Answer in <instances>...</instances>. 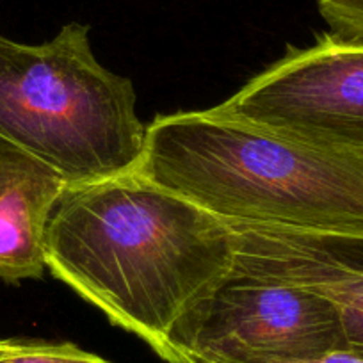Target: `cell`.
I'll return each mask as SVG.
<instances>
[{"mask_svg": "<svg viewBox=\"0 0 363 363\" xmlns=\"http://www.w3.org/2000/svg\"><path fill=\"white\" fill-rule=\"evenodd\" d=\"M230 223L139 173L68 187L47 228V269L166 363H187L198 313L235 269Z\"/></svg>", "mask_w": 363, "mask_h": 363, "instance_id": "6da1fadb", "label": "cell"}, {"mask_svg": "<svg viewBox=\"0 0 363 363\" xmlns=\"http://www.w3.org/2000/svg\"><path fill=\"white\" fill-rule=\"evenodd\" d=\"M135 173L232 226L363 235V155L216 107L153 118Z\"/></svg>", "mask_w": 363, "mask_h": 363, "instance_id": "7a4b0ae2", "label": "cell"}, {"mask_svg": "<svg viewBox=\"0 0 363 363\" xmlns=\"http://www.w3.org/2000/svg\"><path fill=\"white\" fill-rule=\"evenodd\" d=\"M135 104L130 79L96 59L84 23L40 45L0 34V157L68 187L135 173L146 134Z\"/></svg>", "mask_w": 363, "mask_h": 363, "instance_id": "3957f363", "label": "cell"}, {"mask_svg": "<svg viewBox=\"0 0 363 363\" xmlns=\"http://www.w3.org/2000/svg\"><path fill=\"white\" fill-rule=\"evenodd\" d=\"M216 109L363 155V45L324 33L247 80Z\"/></svg>", "mask_w": 363, "mask_h": 363, "instance_id": "277c9868", "label": "cell"}, {"mask_svg": "<svg viewBox=\"0 0 363 363\" xmlns=\"http://www.w3.org/2000/svg\"><path fill=\"white\" fill-rule=\"evenodd\" d=\"M345 349L338 310L310 289L237 267L186 338L187 363L208 356L308 359Z\"/></svg>", "mask_w": 363, "mask_h": 363, "instance_id": "5b68a950", "label": "cell"}, {"mask_svg": "<svg viewBox=\"0 0 363 363\" xmlns=\"http://www.w3.org/2000/svg\"><path fill=\"white\" fill-rule=\"evenodd\" d=\"M235 265L310 289L338 310L345 349L363 356V271L342 264L289 230L235 226Z\"/></svg>", "mask_w": 363, "mask_h": 363, "instance_id": "8992f818", "label": "cell"}, {"mask_svg": "<svg viewBox=\"0 0 363 363\" xmlns=\"http://www.w3.org/2000/svg\"><path fill=\"white\" fill-rule=\"evenodd\" d=\"M66 189L36 164L0 157V280L18 285L45 277L47 228Z\"/></svg>", "mask_w": 363, "mask_h": 363, "instance_id": "52a82bcc", "label": "cell"}, {"mask_svg": "<svg viewBox=\"0 0 363 363\" xmlns=\"http://www.w3.org/2000/svg\"><path fill=\"white\" fill-rule=\"evenodd\" d=\"M0 363H113L72 342L0 338Z\"/></svg>", "mask_w": 363, "mask_h": 363, "instance_id": "ba28073f", "label": "cell"}, {"mask_svg": "<svg viewBox=\"0 0 363 363\" xmlns=\"http://www.w3.org/2000/svg\"><path fill=\"white\" fill-rule=\"evenodd\" d=\"M330 34L363 45V0H315Z\"/></svg>", "mask_w": 363, "mask_h": 363, "instance_id": "9c48e42d", "label": "cell"}, {"mask_svg": "<svg viewBox=\"0 0 363 363\" xmlns=\"http://www.w3.org/2000/svg\"><path fill=\"white\" fill-rule=\"evenodd\" d=\"M291 232V230H289ZM312 242L313 246L326 251L330 257L342 264L363 271V235H320V233L296 232Z\"/></svg>", "mask_w": 363, "mask_h": 363, "instance_id": "30bf717a", "label": "cell"}, {"mask_svg": "<svg viewBox=\"0 0 363 363\" xmlns=\"http://www.w3.org/2000/svg\"><path fill=\"white\" fill-rule=\"evenodd\" d=\"M196 363H363V356L349 351L337 349L323 356L308 359H269V358H239V356H208L198 359Z\"/></svg>", "mask_w": 363, "mask_h": 363, "instance_id": "8fae6325", "label": "cell"}]
</instances>
